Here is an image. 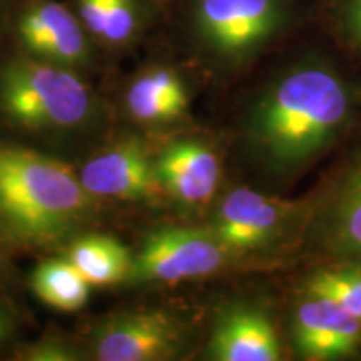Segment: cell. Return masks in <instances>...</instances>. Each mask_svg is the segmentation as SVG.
Listing matches in <instances>:
<instances>
[{"instance_id": "1", "label": "cell", "mask_w": 361, "mask_h": 361, "mask_svg": "<svg viewBox=\"0 0 361 361\" xmlns=\"http://www.w3.org/2000/svg\"><path fill=\"white\" fill-rule=\"evenodd\" d=\"M101 206L69 162L0 139V226L17 251L64 250L92 228Z\"/></svg>"}, {"instance_id": "2", "label": "cell", "mask_w": 361, "mask_h": 361, "mask_svg": "<svg viewBox=\"0 0 361 361\" xmlns=\"http://www.w3.org/2000/svg\"><path fill=\"white\" fill-rule=\"evenodd\" d=\"M0 123L13 133L74 146L106 134L109 109L87 75L27 56H0Z\"/></svg>"}, {"instance_id": "3", "label": "cell", "mask_w": 361, "mask_h": 361, "mask_svg": "<svg viewBox=\"0 0 361 361\" xmlns=\"http://www.w3.org/2000/svg\"><path fill=\"white\" fill-rule=\"evenodd\" d=\"M350 112V94L333 71L301 66L271 87L251 116V141L269 162H306L335 137Z\"/></svg>"}, {"instance_id": "4", "label": "cell", "mask_w": 361, "mask_h": 361, "mask_svg": "<svg viewBox=\"0 0 361 361\" xmlns=\"http://www.w3.org/2000/svg\"><path fill=\"white\" fill-rule=\"evenodd\" d=\"M283 13V0H191L188 34L201 56L233 66L268 42Z\"/></svg>"}, {"instance_id": "5", "label": "cell", "mask_w": 361, "mask_h": 361, "mask_svg": "<svg viewBox=\"0 0 361 361\" xmlns=\"http://www.w3.org/2000/svg\"><path fill=\"white\" fill-rule=\"evenodd\" d=\"M8 44L27 56L89 75L106 61L71 4L13 0Z\"/></svg>"}, {"instance_id": "6", "label": "cell", "mask_w": 361, "mask_h": 361, "mask_svg": "<svg viewBox=\"0 0 361 361\" xmlns=\"http://www.w3.org/2000/svg\"><path fill=\"white\" fill-rule=\"evenodd\" d=\"M188 340V326L164 308L124 310L102 316L80 341L85 360L159 361L174 358Z\"/></svg>"}, {"instance_id": "7", "label": "cell", "mask_w": 361, "mask_h": 361, "mask_svg": "<svg viewBox=\"0 0 361 361\" xmlns=\"http://www.w3.org/2000/svg\"><path fill=\"white\" fill-rule=\"evenodd\" d=\"M229 255L211 229L161 228L149 233L133 255L126 284H176L211 276Z\"/></svg>"}, {"instance_id": "8", "label": "cell", "mask_w": 361, "mask_h": 361, "mask_svg": "<svg viewBox=\"0 0 361 361\" xmlns=\"http://www.w3.org/2000/svg\"><path fill=\"white\" fill-rule=\"evenodd\" d=\"M80 184L99 202L154 200L162 191L154 157L134 135L104 142L78 169Z\"/></svg>"}, {"instance_id": "9", "label": "cell", "mask_w": 361, "mask_h": 361, "mask_svg": "<svg viewBox=\"0 0 361 361\" xmlns=\"http://www.w3.org/2000/svg\"><path fill=\"white\" fill-rule=\"evenodd\" d=\"M156 176L162 192L188 209H201L218 191L219 157L200 139H178L154 157Z\"/></svg>"}, {"instance_id": "10", "label": "cell", "mask_w": 361, "mask_h": 361, "mask_svg": "<svg viewBox=\"0 0 361 361\" xmlns=\"http://www.w3.org/2000/svg\"><path fill=\"white\" fill-rule=\"evenodd\" d=\"M284 216L286 207L281 202L252 189L238 188L219 202L211 231L231 255L251 251L276 236Z\"/></svg>"}, {"instance_id": "11", "label": "cell", "mask_w": 361, "mask_h": 361, "mask_svg": "<svg viewBox=\"0 0 361 361\" xmlns=\"http://www.w3.org/2000/svg\"><path fill=\"white\" fill-rule=\"evenodd\" d=\"M293 335L305 358L335 360L358 346L361 322L326 298L308 295L296 310Z\"/></svg>"}, {"instance_id": "12", "label": "cell", "mask_w": 361, "mask_h": 361, "mask_svg": "<svg viewBox=\"0 0 361 361\" xmlns=\"http://www.w3.org/2000/svg\"><path fill=\"white\" fill-rule=\"evenodd\" d=\"M90 39L102 56H119L133 49L151 24L154 0H71Z\"/></svg>"}, {"instance_id": "13", "label": "cell", "mask_w": 361, "mask_h": 361, "mask_svg": "<svg viewBox=\"0 0 361 361\" xmlns=\"http://www.w3.org/2000/svg\"><path fill=\"white\" fill-rule=\"evenodd\" d=\"M188 104L186 82L174 67L164 64L144 67L124 90L126 112L144 126L173 123L186 112Z\"/></svg>"}, {"instance_id": "14", "label": "cell", "mask_w": 361, "mask_h": 361, "mask_svg": "<svg viewBox=\"0 0 361 361\" xmlns=\"http://www.w3.org/2000/svg\"><path fill=\"white\" fill-rule=\"evenodd\" d=\"M209 356L216 361H276L281 358L278 336L263 313L251 308L228 311L211 333Z\"/></svg>"}, {"instance_id": "15", "label": "cell", "mask_w": 361, "mask_h": 361, "mask_svg": "<svg viewBox=\"0 0 361 361\" xmlns=\"http://www.w3.org/2000/svg\"><path fill=\"white\" fill-rule=\"evenodd\" d=\"M62 255L94 288L126 284L133 269L134 252L109 234L80 233L67 243Z\"/></svg>"}, {"instance_id": "16", "label": "cell", "mask_w": 361, "mask_h": 361, "mask_svg": "<svg viewBox=\"0 0 361 361\" xmlns=\"http://www.w3.org/2000/svg\"><path fill=\"white\" fill-rule=\"evenodd\" d=\"M29 283L30 290L44 305L61 313L82 310L92 288L64 255L52 256L35 266Z\"/></svg>"}, {"instance_id": "17", "label": "cell", "mask_w": 361, "mask_h": 361, "mask_svg": "<svg viewBox=\"0 0 361 361\" xmlns=\"http://www.w3.org/2000/svg\"><path fill=\"white\" fill-rule=\"evenodd\" d=\"M326 236L336 252L361 258V164L338 189L329 207Z\"/></svg>"}, {"instance_id": "18", "label": "cell", "mask_w": 361, "mask_h": 361, "mask_svg": "<svg viewBox=\"0 0 361 361\" xmlns=\"http://www.w3.org/2000/svg\"><path fill=\"white\" fill-rule=\"evenodd\" d=\"M306 293L322 296L361 322V269H323L310 278Z\"/></svg>"}, {"instance_id": "19", "label": "cell", "mask_w": 361, "mask_h": 361, "mask_svg": "<svg viewBox=\"0 0 361 361\" xmlns=\"http://www.w3.org/2000/svg\"><path fill=\"white\" fill-rule=\"evenodd\" d=\"M12 358L17 361H80L85 360V353L80 341L59 333H47L32 343L17 345Z\"/></svg>"}, {"instance_id": "20", "label": "cell", "mask_w": 361, "mask_h": 361, "mask_svg": "<svg viewBox=\"0 0 361 361\" xmlns=\"http://www.w3.org/2000/svg\"><path fill=\"white\" fill-rule=\"evenodd\" d=\"M17 247L12 245V241L0 226V286L2 284L12 283L17 278L16 269V255Z\"/></svg>"}, {"instance_id": "21", "label": "cell", "mask_w": 361, "mask_h": 361, "mask_svg": "<svg viewBox=\"0 0 361 361\" xmlns=\"http://www.w3.org/2000/svg\"><path fill=\"white\" fill-rule=\"evenodd\" d=\"M17 335L16 314L8 305V301L0 293V350L11 345Z\"/></svg>"}, {"instance_id": "22", "label": "cell", "mask_w": 361, "mask_h": 361, "mask_svg": "<svg viewBox=\"0 0 361 361\" xmlns=\"http://www.w3.org/2000/svg\"><path fill=\"white\" fill-rule=\"evenodd\" d=\"M345 24L351 37L361 47V0H348L345 7Z\"/></svg>"}, {"instance_id": "23", "label": "cell", "mask_w": 361, "mask_h": 361, "mask_svg": "<svg viewBox=\"0 0 361 361\" xmlns=\"http://www.w3.org/2000/svg\"><path fill=\"white\" fill-rule=\"evenodd\" d=\"M13 0H0V47L8 39V20H11Z\"/></svg>"}, {"instance_id": "24", "label": "cell", "mask_w": 361, "mask_h": 361, "mask_svg": "<svg viewBox=\"0 0 361 361\" xmlns=\"http://www.w3.org/2000/svg\"><path fill=\"white\" fill-rule=\"evenodd\" d=\"M154 2L157 4V6H161V4H168V2H171V0H154Z\"/></svg>"}]
</instances>
